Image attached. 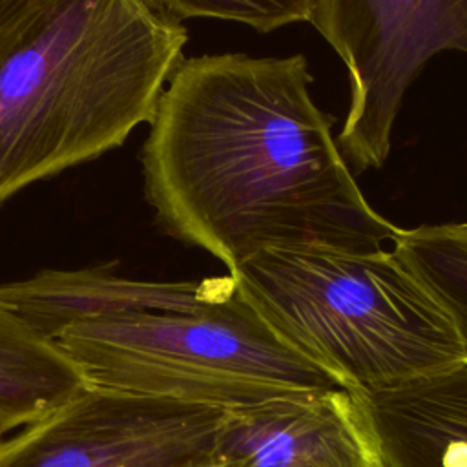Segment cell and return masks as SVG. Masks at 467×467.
Listing matches in <instances>:
<instances>
[{
	"label": "cell",
	"mask_w": 467,
	"mask_h": 467,
	"mask_svg": "<svg viewBox=\"0 0 467 467\" xmlns=\"http://www.w3.org/2000/svg\"><path fill=\"white\" fill-rule=\"evenodd\" d=\"M201 467H219V465L213 462V463H206V465H201Z\"/></svg>",
	"instance_id": "cell-14"
},
{
	"label": "cell",
	"mask_w": 467,
	"mask_h": 467,
	"mask_svg": "<svg viewBox=\"0 0 467 467\" xmlns=\"http://www.w3.org/2000/svg\"><path fill=\"white\" fill-rule=\"evenodd\" d=\"M51 343L88 385L217 410L339 385L268 330L230 274L195 305L77 323Z\"/></svg>",
	"instance_id": "cell-4"
},
{
	"label": "cell",
	"mask_w": 467,
	"mask_h": 467,
	"mask_svg": "<svg viewBox=\"0 0 467 467\" xmlns=\"http://www.w3.org/2000/svg\"><path fill=\"white\" fill-rule=\"evenodd\" d=\"M292 352L372 396L467 365L454 317L392 246L266 248L228 272Z\"/></svg>",
	"instance_id": "cell-3"
},
{
	"label": "cell",
	"mask_w": 467,
	"mask_h": 467,
	"mask_svg": "<svg viewBox=\"0 0 467 467\" xmlns=\"http://www.w3.org/2000/svg\"><path fill=\"white\" fill-rule=\"evenodd\" d=\"M392 250L441 299L467 348V223L401 228Z\"/></svg>",
	"instance_id": "cell-11"
},
{
	"label": "cell",
	"mask_w": 467,
	"mask_h": 467,
	"mask_svg": "<svg viewBox=\"0 0 467 467\" xmlns=\"http://www.w3.org/2000/svg\"><path fill=\"white\" fill-rule=\"evenodd\" d=\"M46 0H0V31Z\"/></svg>",
	"instance_id": "cell-13"
},
{
	"label": "cell",
	"mask_w": 467,
	"mask_h": 467,
	"mask_svg": "<svg viewBox=\"0 0 467 467\" xmlns=\"http://www.w3.org/2000/svg\"><path fill=\"white\" fill-rule=\"evenodd\" d=\"M188 31L153 0H46L0 31V202L144 122Z\"/></svg>",
	"instance_id": "cell-2"
},
{
	"label": "cell",
	"mask_w": 467,
	"mask_h": 467,
	"mask_svg": "<svg viewBox=\"0 0 467 467\" xmlns=\"http://www.w3.org/2000/svg\"><path fill=\"white\" fill-rule=\"evenodd\" d=\"M367 403L385 467H467V365Z\"/></svg>",
	"instance_id": "cell-9"
},
{
	"label": "cell",
	"mask_w": 467,
	"mask_h": 467,
	"mask_svg": "<svg viewBox=\"0 0 467 467\" xmlns=\"http://www.w3.org/2000/svg\"><path fill=\"white\" fill-rule=\"evenodd\" d=\"M86 385L51 341L0 303V436L40 420Z\"/></svg>",
	"instance_id": "cell-10"
},
{
	"label": "cell",
	"mask_w": 467,
	"mask_h": 467,
	"mask_svg": "<svg viewBox=\"0 0 467 467\" xmlns=\"http://www.w3.org/2000/svg\"><path fill=\"white\" fill-rule=\"evenodd\" d=\"M310 24L343 60L350 102L337 144L381 168L409 86L440 51L467 53V0H319Z\"/></svg>",
	"instance_id": "cell-5"
},
{
	"label": "cell",
	"mask_w": 467,
	"mask_h": 467,
	"mask_svg": "<svg viewBox=\"0 0 467 467\" xmlns=\"http://www.w3.org/2000/svg\"><path fill=\"white\" fill-rule=\"evenodd\" d=\"M210 279L137 281L109 268L44 270L36 275L0 285V303L33 332L51 341L66 327L146 310L184 308L201 301Z\"/></svg>",
	"instance_id": "cell-8"
},
{
	"label": "cell",
	"mask_w": 467,
	"mask_h": 467,
	"mask_svg": "<svg viewBox=\"0 0 467 467\" xmlns=\"http://www.w3.org/2000/svg\"><path fill=\"white\" fill-rule=\"evenodd\" d=\"M303 55L184 58L142 148L162 228L228 272L281 246L378 250L401 228L365 199L310 95Z\"/></svg>",
	"instance_id": "cell-1"
},
{
	"label": "cell",
	"mask_w": 467,
	"mask_h": 467,
	"mask_svg": "<svg viewBox=\"0 0 467 467\" xmlns=\"http://www.w3.org/2000/svg\"><path fill=\"white\" fill-rule=\"evenodd\" d=\"M223 410L86 385L0 441V467H201Z\"/></svg>",
	"instance_id": "cell-6"
},
{
	"label": "cell",
	"mask_w": 467,
	"mask_h": 467,
	"mask_svg": "<svg viewBox=\"0 0 467 467\" xmlns=\"http://www.w3.org/2000/svg\"><path fill=\"white\" fill-rule=\"evenodd\" d=\"M177 20L219 18L270 33L277 27L308 22L319 0H153Z\"/></svg>",
	"instance_id": "cell-12"
},
{
	"label": "cell",
	"mask_w": 467,
	"mask_h": 467,
	"mask_svg": "<svg viewBox=\"0 0 467 467\" xmlns=\"http://www.w3.org/2000/svg\"><path fill=\"white\" fill-rule=\"evenodd\" d=\"M219 467H385L365 394L339 385L221 412Z\"/></svg>",
	"instance_id": "cell-7"
}]
</instances>
